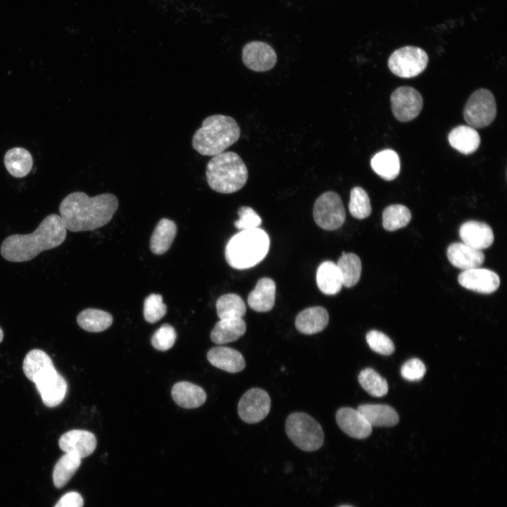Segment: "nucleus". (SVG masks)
I'll return each instance as SVG.
<instances>
[{
  "label": "nucleus",
  "mask_w": 507,
  "mask_h": 507,
  "mask_svg": "<svg viewBox=\"0 0 507 507\" xmlns=\"http://www.w3.org/2000/svg\"><path fill=\"white\" fill-rule=\"evenodd\" d=\"M336 421L344 432L353 438L364 439L372 432V427L365 418L351 408H339L336 413Z\"/></svg>",
  "instance_id": "16"
},
{
  "label": "nucleus",
  "mask_w": 507,
  "mask_h": 507,
  "mask_svg": "<svg viewBox=\"0 0 507 507\" xmlns=\"http://www.w3.org/2000/svg\"><path fill=\"white\" fill-rule=\"evenodd\" d=\"M394 116L401 122H408L420 113L423 99L420 92L411 87H400L396 89L390 97Z\"/></svg>",
  "instance_id": "10"
},
{
  "label": "nucleus",
  "mask_w": 507,
  "mask_h": 507,
  "mask_svg": "<svg viewBox=\"0 0 507 507\" xmlns=\"http://www.w3.org/2000/svg\"><path fill=\"white\" fill-rule=\"evenodd\" d=\"M241 130L236 120L227 115L215 114L206 118L196 130L192 144L203 156H214L224 152L239 138Z\"/></svg>",
  "instance_id": "3"
},
{
  "label": "nucleus",
  "mask_w": 507,
  "mask_h": 507,
  "mask_svg": "<svg viewBox=\"0 0 507 507\" xmlns=\"http://www.w3.org/2000/svg\"><path fill=\"white\" fill-rule=\"evenodd\" d=\"M449 262L459 269L466 270L480 268L484 261L482 250L472 248L463 242H454L447 248Z\"/></svg>",
  "instance_id": "18"
},
{
  "label": "nucleus",
  "mask_w": 507,
  "mask_h": 507,
  "mask_svg": "<svg viewBox=\"0 0 507 507\" xmlns=\"http://www.w3.org/2000/svg\"><path fill=\"white\" fill-rule=\"evenodd\" d=\"M66 230L61 216L50 214L32 233L6 237L1 244V254L11 262L30 261L41 252L61 245L65 239Z\"/></svg>",
  "instance_id": "2"
},
{
  "label": "nucleus",
  "mask_w": 507,
  "mask_h": 507,
  "mask_svg": "<svg viewBox=\"0 0 507 507\" xmlns=\"http://www.w3.org/2000/svg\"><path fill=\"white\" fill-rule=\"evenodd\" d=\"M3 337H4V333H3L1 328L0 327V342L2 341Z\"/></svg>",
  "instance_id": "44"
},
{
  "label": "nucleus",
  "mask_w": 507,
  "mask_h": 507,
  "mask_svg": "<svg viewBox=\"0 0 507 507\" xmlns=\"http://www.w3.org/2000/svg\"><path fill=\"white\" fill-rule=\"evenodd\" d=\"M60 449L65 453H74L80 458L91 455L96 447L94 434L84 430H73L64 433L58 440Z\"/></svg>",
  "instance_id": "15"
},
{
  "label": "nucleus",
  "mask_w": 507,
  "mask_h": 507,
  "mask_svg": "<svg viewBox=\"0 0 507 507\" xmlns=\"http://www.w3.org/2000/svg\"><path fill=\"white\" fill-rule=\"evenodd\" d=\"M459 236L463 243L479 250L489 248L494 242L492 227L480 221L470 220L462 224Z\"/></svg>",
  "instance_id": "17"
},
{
  "label": "nucleus",
  "mask_w": 507,
  "mask_h": 507,
  "mask_svg": "<svg viewBox=\"0 0 507 507\" xmlns=\"http://www.w3.org/2000/svg\"><path fill=\"white\" fill-rule=\"evenodd\" d=\"M77 322L86 331L99 332L111 325L113 317L109 313L100 309L87 308L78 314Z\"/></svg>",
  "instance_id": "31"
},
{
  "label": "nucleus",
  "mask_w": 507,
  "mask_h": 507,
  "mask_svg": "<svg viewBox=\"0 0 507 507\" xmlns=\"http://www.w3.org/2000/svg\"><path fill=\"white\" fill-rule=\"evenodd\" d=\"M329 315L322 306H314L301 311L295 319L298 331L305 334H313L321 332L327 325Z\"/></svg>",
  "instance_id": "21"
},
{
  "label": "nucleus",
  "mask_w": 507,
  "mask_h": 507,
  "mask_svg": "<svg viewBox=\"0 0 507 507\" xmlns=\"http://www.w3.org/2000/svg\"><path fill=\"white\" fill-rule=\"evenodd\" d=\"M339 507H352V506H339Z\"/></svg>",
  "instance_id": "45"
},
{
  "label": "nucleus",
  "mask_w": 507,
  "mask_h": 507,
  "mask_svg": "<svg viewBox=\"0 0 507 507\" xmlns=\"http://www.w3.org/2000/svg\"><path fill=\"white\" fill-rule=\"evenodd\" d=\"M174 401L184 408H195L204 403L206 394L203 388L188 382L175 384L171 390Z\"/></svg>",
  "instance_id": "22"
},
{
  "label": "nucleus",
  "mask_w": 507,
  "mask_h": 507,
  "mask_svg": "<svg viewBox=\"0 0 507 507\" xmlns=\"http://www.w3.org/2000/svg\"><path fill=\"white\" fill-rule=\"evenodd\" d=\"M239 220L234 226L241 230L258 227L262 220L257 213L251 207L242 206L238 210Z\"/></svg>",
  "instance_id": "41"
},
{
  "label": "nucleus",
  "mask_w": 507,
  "mask_h": 507,
  "mask_svg": "<svg viewBox=\"0 0 507 507\" xmlns=\"http://www.w3.org/2000/svg\"><path fill=\"white\" fill-rule=\"evenodd\" d=\"M316 283L323 294L327 295L337 294L341 290L343 283L337 264L330 261L323 262L317 270Z\"/></svg>",
  "instance_id": "27"
},
{
  "label": "nucleus",
  "mask_w": 507,
  "mask_h": 507,
  "mask_svg": "<svg viewBox=\"0 0 507 507\" xmlns=\"http://www.w3.org/2000/svg\"><path fill=\"white\" fill-rule=\"evenodd\" d=\"M276 284L270 278L260 279L255 288L249 293L247 302L249 306L257 312L270 311L275 301Z\"/></svg>",
  "instance_id": "19"
},
{
  "label": "nucleus",
  "mask_w": 507,
  "mask_h": 507,
  "mask_svg": "<svg viewBox=\"0 0 507 507\" xmlns=\"http://www.w3.org/2000/svg\"><path fill=\"white\" fill-rule=\"evenodd\" d=\"M34 383L46 406H56L64 399L68 384L56 368L39 377Z\"/></svg>",
  "instance_id": "13"
},
{
  "label": "nucleus",
  "mask_w": 507,
  "mask_h": 507,
  "mask_svg": "<svg viewBox=\"0 0 507 507\" xmlns=\"http://www.w3.org/2000/svg\"><path fill=\"white\" fill-rule=\"evenodd\" d=\"M428 56L421 48L406 46L395 50L388 59L389 70L398 77H414L427 67Z\"/></svg>",
  "instance_id": "8"
},
{
  "label": "nucleus",
  "mask_w": 507,
  "mask_h": 507,
  "mask_svg": "<svg viewBox=\"0 0 507 507\" xmlns=\"http://www.w3.org/2000/svg\"><path fill=\"white\" fill-rule=\"evenodd\" d=\"M373 171L385 180H394L400 173V159L392 149H384L375 154L370 161Z\"/></svg>",
  "instance_id": "26"
},
{
  "label": "nucleus",
  "mask_w": 507,
  "mask_h": 507,
  "mask_svg": "<svg viewBox=\"0 0 507 507\" xmlns=\"http://www.w3.org/2000/svg\"><path fill=\"white\" fill-rule=\"evenodd\" d=\"M81 464V458L74 453H65L56 462L53 471V481L56 487H64Z\"/></svg>",
  "instance_id": "32"
},
{
  "label": "nucleus",
  "mask_w": 507,
  "mask_h": 507,
  "mask_svg": "<svg viewBox=\"0 0 507 507\" xmlns=\"http://www.w3.org/2000/svg\"><path fill=\"white\" fill-rule=\"evenodd\" d=\"M177 233V225L171 220L162 218L155 227L150 239V249L161 255L170 247Z\"/></svg>",
  "instance_id": "28"
},
{
  "label": "nucleus",
  "mask_w": 507,
  "mask_h": 507,
  "mask_svg": "<svg viewBox=\"0 0 507 507\" xmlns=\"http://www.w3.org/2000/svg\"><path fill=\"white\" fill-rule=\"evenodd\" d=\"M349 210L357 219H363L371 213V205L367 192L361 187H354L350 193Z\"/></svg>",
  "instance_id": "37"
},
{
  "label": "nucleus",
  "mask_w": 507,
  "mask_h": 507,
  "mask_svg": "<svg viewBox=\"0 0 507 507\" xmlns=\"http://www.w3.org/2000/svg\"><path fill=\"white\" fill-rule=\"evenodd\" d=\"M83 504V499L78 492H70L62 496L54 507H82Z\"/></svg>",
  "instance_id": "43"
},
{
  "label": "nucleus",
  "mask_w": 507,
  "mask_h": 507,
  "mask_svg": "<svg viewBox=\"0 0 507 507\" xmlns=\"http://www.w3.org/2000/svg\"><path fill=\"white\" fill-rule=\"evenodd\" d=\"M450 145L460 153L469 155L474 153L480 144L477 131L469 125H459L449 134Z\"/></svg>",
  "instance_id": "24"
},
{
  "label": "nucleus",
  "mask_w": 507,
  "mask_h": 507,
  "mask_svg": "<svg viewBox=\"0 0 507 507\" xmlns=\"http://www.w3.org/2000/svg\"><path fill=\"white\" fill-rule=\"evenodd\" d=\"M370 348L382 355H390L394 351V345L391 339L377 330H371L366 335Z\"/></svg>",
  "instance_id": "40"
},
{
  "label": "nucleus",
  "mask_w": 507,
  "mask_h": 507,
  "mask_svg": "<svg viewBox=\"0 0 507 507\" xmlns=\"http://www.w3.org/2000/svg\"><path fill=\"white\" fill-rule=\"evenodd\" d=\"M211 364L229 373H238L244 370L245 360L238 351L226 346H215L207 353Z\"/></svg>",
  "instance_id": "20"
},
{
  "label": "nucleus",
  "mask_w": 507,
  "mask_h": 507,
  "mask_svg": "<svg viewBox=\"0 0 507 507\" xmlns=\"http://www.w3.org/2000/svg\"><path fill=\"white\" fill-rule=\"evenodd\" d=\"M342 278L343 285L351 287L356 285L361 275V261L353 253L343 252L336 263Z\"/></svg>",
  "instance_id": "33"
},
{
  "label": "nucleus",
  "mask_w": 507,
  "mask_h": 507,
  "mask_svg": "<svg viewBox=\"0 0 507 507\" xmlns=\"http://www.w3.org/2000/svg\"><path fill=\"white\" fill-rule=\"evenodd\" d=\"M54 368L51 358L40 349H33L29 351L23 363L25 376L33 382Z\"/></svg>",
  "instance_id": "29"
},
{
  "label": "nucleus",
  "mask_w": 507,
  "mask_h": 507,
  "mask_svg": "<svg viewBox=\"0 0 507 507\" xmlns=\"http://www.w3.org/2000/svg\"><path fill=\"white\" fill-rule=\"evenodd\" d=\"M206 176L215 192L231 194L241 189L248 180V170L241 157L233 151H224L208 162Z\"/></svg>",
  "instance_id": "5"
},
{
  "label": "nucleus",
  "mask_w": 507,
  "mask_h": 507,
  "mask_svg": "<svg viewBox=\"0 0 507 507\" xmlns=\"http://www.w3.org/2000/svg\"><path fill=\"white\" fill-rule=\"evenodd\" d=\"M270 247V238L263 230H243L228 241L225 256L230 266L235 269L252 268L262 261Z\"/></svg>",
  "instance_id": "4"
},
{
  "label": "nucleus",
  "mask_w": 507,
  "mask_h": 507,
  "mask_svg": "<svg viewBox=\"0 0 507 507\" xmlns=\"http://www.w3.org/2000/svg\"><path fill=\"white\" fill-rule=\"evenodd\" d=\"M220 319L242 318L246 308L243 299L236 294H226L221 296L215 304Z\"/></svg>",
  "instance_id": "34"
},
{
  "label": "nucleus",
  "mask_w": 507,
  "mask_h": 507,
  "mask_svg": "<svg viewBox=\"0 0 507 507\" xmlns=\"http://www.w3.org/2000/svg\"><path fill=\"white\" fill-rule=\"evenodd\" d=\"M458 281L464 288L482 294H491L500 284L499 277L496 273L481 268L463 270L459 274Z\"/></svg>",
  "instance_id": "14"
},
{
  "label": "nucleus",
  "mask_w": 507,
  "mask_h": 507,
  "mask_svg": "<svg viewBox=\"0 0 507 507\" xmlns=\"http://www.w3.org/2000/svg\"><path fill=\"white\" fill-rule=\"evenodd\" d=\"M286 432L291 441L299 449L313 451L321 447L324 433L320 425L309 415L296 412L286 420Z\"/></svg>",
  "instance_id": "6"
},
{
  "label": "nucleus",
  "mask_w": 507,
  "mask_h": 507,
  "mask_svg": "<svg viewBox=\"0 0 507 507\" xmlns=\"http://www.w3.org/2000/svg\"><path fill=\"white\" fill-rule=\"evenodd\" d=\"M426 372L424 363L418 358L407 361L401 368V376L408 381L421 380Z\"/></svg>",
  "instance_id": "42"
},
{
  "label": "nucleus",
  "mask_w": 507,
  "mask_h": 507,
  "mask_svg": "<svg viewBox=\"0 0 507 507\" xmlns=\"http://www.w3.org/2000/svg\"><path fill=\"white\" fill-rule=\"evenodd\" d=\"M167 307L163 302L161 294H151L148 296L144 303V317L150 323H154L161 320L166 313Z\"/></svg>",
  "instance_id": "38"
},
{
  "label": "nucleus",
  "mask_w": 507,
  "mask_h": 507,
  "mask_svg": "<svg viewBox=\"0 0 507 507\" xmlns=\"http://www.w3.org/2000/svg\"><path fill=\"white\" fill-rule=\"evenodd\" d=\"M118 207V200L112 194L90 197L84 192H75L62 200L59 213L66 230L83 232L106 225Z\"/></svg>",
  "instance_id": "1"
},
{
  "label": "nucleus",
  "mask_w": 507,
  "mask_h": 507,
  "mask_svg": "<svg viewBox=\"0 0 507 507\" xmlns=\"http://www.w3.org/2000/svg\"><path fill=\"white\" fill-rule=\"evenodd\" d=\"M270 399L268 393L259 388L246 392L238 403V414L248 423H256L263 420L270 409Z\"/></svg>",
  "instance_id": "11"
},
{
  "label": "nucleus",
  "mask_w": 507,
  "mask_h": 507,
  "mask_svg": "<svg viewBox=\"0 0 507 507\" xmlns=\"http://www.w3.org/2000/svg\"><path fill=\"white\" fill-rule=\"evenodd\" d=\"M313 218L316 224L323 230H334L344 223L346 212L339 195L328 191L316 199L313 206Z\"/></svg>",
  "instance_id": "9"
},
{
  "label": "nucleus",
  "mask_w": 507,
  "mask_h": 507,
  "mask_svg": "<svg viewBox=\"0 0 507 507\" xmlns=\"http://www.w3.org/2000/svg\"><path fill=\"white\" fill-rule=\"evenodd\" d=\"M246 329L242 318L220 319L211 332V339L218 344L232 342L244 335Z\"/></svg>",
  "instance_id": "25"
},
{
  "label": "nucleus",
  "mask_w": 507,
  "mask_h": 507,
  "mask_svg": "<svg viewBox=\"0 0 507 507\" xmlns=\"http://www.w3.org/2000/svg\"><path fill=\"white\" fill-rule=\"evenodd\" d=\"M277 54L268 44L261 41H252L244 45L242 49V61L249 69L255 72L271 70L277 63Z\"/></svg>",
  "instance_id": "12"
},
{
  "label": "nucleus",
  "mask_w": 507,
  "mask_h": 507,
  "mask_svg": "<svg viewBox=\"0 0 507 507\" xmlns=\"http://www.w3.org/2000/svg\"><path fill=\"white\" fill-rule=\"evenodd\" d=\"M357 411L371 427H392L396 425L399 420L396 411L387 405L363 404L358 407Z\"/></svg>",
  "instance_id": "23"
},
{
  "label": "nucleus",
  "mask_w": 507,
  "mask_h": 507,
  "mask_svg": "<svg viewBox=\"0 0 507 507\" xmlns=\"http://www.w3.org/2000/svg\"><path fill=\"white\" fill-rule=\"evenodd\" d=\"M411 220L409 209L401 204H392L382 213V225L388 231H394L406 226Z\"/></svg>",
  "instance_id": "35"
},
{
  "label": "nucleus",
  "mask_w": 507,
  "mask_h": 507,
  "mask_svg": "<svg viewBox=\"0 0 507 507\" xmlns=\"http://www.w3.org/2000/svg\"><path fill=\"white\" fill-rule=\"evenodd\" d=\"M496 115V104L494 94L487 89L474 92L467 101L463 117L469 126L482 128L490 125Z\"/></svg>",
  "instance_id": "7"
},
{
  "label": "nucleus",
  "mask_w": 507,
  "mask_h": 507,
  "mask_svg": "<svg viewBox=\"0 0 507 507\" xmlns=\"http://www.w3.org/2000/svg\"><path fill=\"white\" fill-rule=\"evenodd\" d=\"M176 332L169 324H163L153 334L151 344L157 350L166 351L175 344Z\"/></svg>",
  "instance_id": "39"
},
{
  "label": "nucleus",
  "mask_w": 507,
  "mask_h": 507,
  "mask_svg": "<svg viewBox=\"0 0 507 507\" xmlns=\"http://www.w3.org/2000/svg\"><path fill=\"white\" fill-rule=\"evenodd\" d=\"M358 380L361 386L371 396L381 397L388 392L387 380L372 368L361 370Z\"/></svg>",
  "instance_id": "36"
},
{
  "label": "nucleus",
  "mask_w": 507,
  "mask_h": 507,
  "mask_svg": "<svg viewBox=\"0 0 507 507\" xmlns=\"http://www.w3.org/2000/svg\"><path fill=\"white\" fill-rule=\"evenodd\" d=\"M4 165L10 175L15 177H23L30 172L33 159L31 154L25 149L14 147L6 153Z\"/></svg>",
  "instance_id": "30"
}]
</instances>
